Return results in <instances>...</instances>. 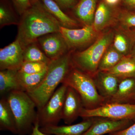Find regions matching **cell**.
Segmentation results:
<instances>
[{
    "instance_id": "38",
    "label": "cell",
    "mask_w": 135,
    "mask_h": 135,
    "mask_svg": "<svg viewBox=\"0 0 135 135\" xmlns=\"http://www.w3.org/2000/svg\"></svg>"
},
{
    "instance_id": "14",
    "label": "cell",
    "mask_w": 135,
    "mask_h": 135,
    "mask_svg": "<svg viewBox=\"0 0 135 135\" xmlns=\"http://www.w3.org/2000/svg\"><path fill=\"white\" fill-rule=\"evenodd\" d=\"M94 118H84L81 122L67 126H53L40 128L42 133L50 135H83L92 126Z\"/></svg>"
},
{
    "instance_id": "11",
    "label": "cell",
    "mask_w": 135,
    "mask_h": 135,
    "mask_svg": "<svg viewBox=\"0 0 135 135\" xmlns=\"http://www.w3.org/2000/svg\"><path fill=\"white\" fill-rule=\"evenodd\" d=\"M92 126L83 135H104L128 127L134 122L129 120H115L95 117Z\"/></svg>"
},
{
    "instance_id": "20",
    "label": "cell",
    "mask_w": 135,
    "mask_h": 135,
    "mask_svg": "<svg viewBox=\"0 0 135 135\" xmlns=\"http://www.w3.org/2000/svg\"><path fill=\"white\" fill-rule=\"evenodd\" d=\"M116 75L120 80L135 77V57L125 56L117 65L107 71Z\"/></svg>"
},
{
    "instance_id": "8",
    "label": "cell",
    "mask_w": 135,
    "mask_h": 135,
    "mask_svg": "<svg viewBox=\"0 0 135 135\" xmlns=\"http://www.w3.org/2000/svg\"><path fill=\"white\" fill-rule=\"evenodd\" d=\"M60 32L65 40L69 49L85 47L97 38L98 33L93 25L85 26L80 29H70L61 26Z\"/></svg>"
},
{
    "instance_id": "36",
    "label": "cell",
    "mask_w": 135,
    "mask_h": 135,
    "mask_svg": "<svg viewBox=\"0 0 135 135\" xmlns=\"http://www.w3.org/2000/svg\"><path fill=\"white\" fill-rule=\"evenodd\" d=\"M32 5L35 4L39 1V0H30Z\"/></svg>"
},
{
    "instance_id": "33",
    "label": "cell",
    "mask_w": 135,
    "mask_h": 135,
    "mask_svg": "<svg viewBox=\"0 0 135 135\" xmlns=\"http://www.w3.org/2000/svg\"><path fill=\"white\" fill-rule=\"evenodd\" d=\"M124 4L129 9L135 8V0H123Z\"/></svg>"
},
{
    "instance_id": "5",
    "label": "cell",
    "mask_w": 135,
    "mask_h": 135,
    "mask_svg": "<svg viewBox=\"0 0 135 135\" xmlns=\"http://www.w3.org/2000/svg\"><path fill=\"white\" fill-rule=\"evenodd\" d=\"M62 84L75 90L80 97L85 109H96L106 103V99L98 91L93 78L73 66Z\"/></svg>"
},
{
    "instance_id": "3",
    "label": "cell",
    "mask_w": 135,
    "mask_h": 135,
    "mask_svg": "<svg viewBox=\"0 0 135 135\" xmlns=\"http://www.w3.org/2000/svg\"><path fill=\"white\" fill-rule=\"evenodd\" d=\"M7 99L15 116L18 135L31 133L37 121L36 104L27 92L14 90L8 94Z\"/></svg>"
},
{
    "instance_id": "34",
    "label": "cell",
    "mask_w": 135,
    "mask_h": 135,
    "mask_svg": "<svg viewBox=\"0 0 135 135\" xmlns=\"http://www.w3.org/2000/svg\"><path fill=\"white\" fill-rule=\"evenodd\" d=\"M120 0H104L103 1L109 7H114L118 5Z\"/></svg>"
},
{
    "instance_id": "28",
    "label": "cell",
    "mask_w": 135,
    "mask_h": 135,
    "mask_svg": "<svg viewBox=\"0 0 135 135\" xmlns=\"http://www.w3.org/2000/svg\"><path fill=\"white\" fill-rule=\"evenodd\" d=\"M119 19L125 29L135 28V12L129 10L122 11Z\"/></svg>"
},
{
    "instance_id": "29",
    "label": "cell",
    "mask_w": 135,
    "mask_h": 135,
    "mask_svg": "<svg viewBox=\"0 0 135 135\" xmlns=\"http://www.w3.org/2000/svg\"><path fill=\"white\" fill-rule=\"evenodd\" d=\"M17 12L22 16L32 6L30 0H11Z\"/></svg>"
},
{
    "instance_id": "17",
    "label": "cell",
    "mask_w": 135,
    "mask_h": 135,
    "mask_svg": "<svg viewBox=\"0 0 135 135\" xmlns=\"http://www.w3.org/2000/svg\"><path fill=\"white\" fill-rule=\"evenodd\" d=\"M113 46L123 56L130 55L135 43V37L130 29L114 33Z\"/></svg>"
},
{
    "instance_id": "21",
    "label": "cell",
    "mask_w": 135,
    "mask_h": 135,
    "mask_svg": "<svg viewBox=\"0 0 135 135\" xmlns=\"http://www.w3.org/2000/svg\"><path fill=\"white\" fill-rule=\"evenodd\" d=\"M113 18V13L110 7L104 1H101L97 8L92 25L98 32L110 25Z\"/></svg>"
},
{
    "instance_id": "2",
    "label": "cell",
    "mask_w": 135,
    "mask_h": 135,
    "mask_svg": "<svg viewBox=\"0 0 135 135\" xmlns=\"http://www.w3.org/2000/svg\"><path fill=\"white\" fill-rule=\"evenodd\" d=\"M73 67L69 53L51 60L41 83L35 89L27 93L35 103L37 110L45 105Z\"/></svg>"
},
{
    "instance_id": "10",
    "label": "cell",
    "mask_w": 135,
    "mask_h": 135,
    "mask_svg": "<svg viewBox=\"0 0 135 135\" xmlns=\"http://www.w3.org/2000/svg\"><path fill=\"white\" fill-rule=\"evenodd\" d=\"M24 49L16 39L0 50V70H18L24 62Z\"/></svg>"
},
{
    "instance_id": "24",
    "label": "cell",
    "mask_w": 135,
    "mask_h": 135,
    "mask_svg": "<svg viewBox=\"0 0 135 135\" xmlns=\"http://www.w3.org/2000/svg\"><path fill=\"white\" fill-rule=\"evenodd\" d=\"M113 45L109 46L102 56L98 67V71H105L115 66L123 57Z\"/></svg>"
},
{
    "instance_id": "25",
    "label": "cell",
    "mask_w": 135,
    "mask_h": 135,
    "mask_svg": "<svg viewBox=\"0 0 135 135\" xmlns=\"http://www.w3.org/2000/svg\"><path fill=\"white\" fill-rule=\"evenodd\" d=\"M24 62H41L49 65L51 62L40 47L37 42L29 44L24 49Z\"/></svg>"
},
{
    "instance_id": "27",
    "label": "cell",
    "mask_w": 135,
    "mask_h": 135,
    "mask_svg": "<svg viewBox=\"0 0 135 135\" xmlns=\"http://www.w3.org/2000/svg\"><path fill=\"white\" fill-rule=\"evenodd\" d=\"M48 65L46 63L41 62H25L18 72L27 74L38 73L46 69Z\"/></svg>"
},
{
    "instance_id": "18",
    "label": "cell",
    "mask_w": 135,
    "mask_h": 135,
    "mask_svg": "<svg viewBox=\"0 0 135 135\" xmlns=\"http://www.w3.org/2000/svg\"><path fill=\"white\" fill-rule=\"evenodd\" d=\"M0 130L17 134L15 116L7 98L3 97L0 100Z\"/></svg>"
},
{
    "instance_id": "31",
    "label": "cell",
    "mask_w": 135,
    "mask_h": 135,
    "mask_svg": "<svg viewBox=\"0 0 135 135\" xmlns=\"http://www.w3.org/2000/svg\"><path fill=\"white\" fill-rule=\"evenodd\" d=\"M109 135H135V122L127 128L110 133Z\"/></svg>"
},
{
    "instance_id": "23",
    "label": "cell",
    "mask_w": 135,
    "mask_h": 135,
    "mask_svg": "<svg viewBox=\"0 0 135 135\" xmlns=\"http://www.w3.org/2000/svg\"><path fill=\"white\" fill-rule=\"evenodd\" d=\"M47 68L41 72L33 74L20 73L18 71L17 79L22 90L28 93L38 86L45 76Z\"/></svg>"
},
{
    "instance_id": "9",
    "label": "cell",
    "mask_w": 135,
    "mask_h": 135,
    "mask_svg": "<svg viewBox=\"0 0 135 135\" xmlns=\"http://www.w3.org/2000/svg\"><path fill=\"white\" fill-rule=\"evenodd\" d=\"M36 42L45 55L51 60L64 55L69 50L60 32L44 35L39 38Z\"/></svg>"
},
{
    "instance_id": "7",
    "label": "cell",
    "mask_w": 135,
    "mask_h": 135,
    "mask_svg": "<svg viewBox=\"0 0 135 135\" xmlns=\"http://www.w3.org/2000/svg\"><path fill=\"white\" fill-rule=\"evenodd\" d=\"M80 117L84 118L100 117L115 120H129L135 122V104L105 103L96 109L83 107Z\"/></svg>"
},
{
    "instance_id": "35",
    "label": "cell",
    "mask_w": 135,
    "mask_h": 135,
    "mask_svg": "<svg viewBox=\"0 0 135 135\" xmlns=\"http://www.w3.org/2000/svg\"><path fill=\"white\" fill-rule=\"evenodd\" d=\"M130 55L132 56L133 57H135V43L134 46H133L131 53H130Z\"/></svg>"
},
{
    "instance_id": "13",
    "label": "cell",
    "mask_w": 135,
    "mask_h": 135,
    "mask_svg": "<svg viewBox=\"0 0 135 135\" xmlns=\"http://www.w3.org/2000/svg\"><path fill=\"white\" fill-rule=\"evenodd\" d=\"M93 78L98 91L106 102L116 93L121 80L107 71H98Z\"/></svg>"
},
{
    "instance_id": "16",
    "label": "cell",
    "mask_w": 135,
    "mask_h": 135,
    "mask_svg": "<svg viewBox=\"0 0 135 135\" xmlns=\"http://www.w3.org/2000/svg\"><path fill=\"white\" fill-rule=\"evenodd\" d=\"M97 2V0H80L74 8L75 16L84 25H93Z\"/></svg>"
},
{
    "instance_id": "4",
    "label": "cell",
    "mask_w": 135,
    "mask_h": 135,
    "mask_svg": "<svg viewBox=\"0 0 135 135\" xmlns=\"http://www.w3.org/2000/svg\"><path fill=\"white\" fill-rule=\"evenodd\" d=\"M114 33L110 31L103 34L88 48L75 53L71 56L73 66L93 78L102 56L113 41Z\"/></svg>"
},
{
    "instance_id": "15",
    "label": "cell",
    "mask_w": 135,
    "mask_h": 135,
    "mask_svg": "<svg viewBox=\"0 0 135 135\" xmlns=\"http://www.w3.org/2000/svg\"><path fill=\"white\" fill-rule=\"evenodd\" d=\"M106 103L135 104V77L121 80L116 93Z\"/></svg>"
},
{
    "instance_id": "19",
    "label": "cell",
    "mask_w": 135,
    "mask_h": 135,
    "mask_svg": "<svg viewBox=\"0 0 135 135\" xmlns=\"http://www.w3.org/2000/svg\"><path fill=\"white\" fill-rule=\"evenodd\" d=\"M50 13L59 22L61 26L74 29L78 26L76 20L65 14L56 3L53 0H40Z\"/></svg>"
},
{
    "instance_id": "1",
    "label": "cell",
    "mask_w": 135,
    "mask_h": 135,
    "mask_svg": "<svg viewBox=\"0 0 135 135\" xmlns=\"http://www.w3.org/2000/svg\"><path fill=\"white\" fill-rule=\"evenodd\" d=\"M18 26L16 39L23 49L44 35L60 32L61 26L40 0L21 16Z\"/></svg>"
},
{
    "instance_id": "12",
    "label": "cell",
    "mask_w": 135,
    "mask_h": 135,
    "mask_svg": "<svg viewBox=\"0 0 135 135\" xmlns=\"http://www.w3.org/2000/svg\"><path fill=\"white\" fill-rule=\"evenodd\" d=\"M79 95L71 87H68L63 106L62 119L65 124L71 125L80 117L83 108Z\"/></svg>"
},
{
    "instance_id": "6",
    "label": "cell",
    "mask_w": 135,
    "mask_h": 135,
    "mask_svg": "<svg viewBox=\"0 0 135 135\" xmlns=\"http://www.w3.org/2000/svg\"><path fill=\"white\" fill-rule=\"evenodd\" d=\"M68 86L62 84L40 110H37V121L40 128L57 126L62 119L64 102Z\"/></svg>"
},
{
    "instance_id": "26",
    "label": "cell",
    "mask_w": 135,
    "mask_h": 135,
    "mask_svg": "<svg viewBox=\"0 0 135 135\" xmlns=\"http://www.w3.org/2000/svg\"><path fill=\"white\" fill-rule=\"evenodd\" d=\"M18 20L14 13L9 8L3 4L0 7V27L2 28L6 26L17 25L19 24Z\"/></svg>"
},
{
    "instance_id": "22",
    "label": "cell",
    "mask_w": 135,
    "mask_h": 135,
    "mask_svg": "<svg viewBox=\"0 0 135 135\" xmlns=\"http://www.w3.org/2000/svg\"><path fill=\"white\" fill-rule=\"evenodd\" d=\"M18 70H6L0 71V94H8L14 90H22L17 79Z\"/></svg>"
},
{
    "instance_id": "37",
    "label": "cell",
    "mask_w": 135,
    "mask_h": 135,
    "mask_svg": "<svg viewBox=\"0 0 135 135\" xmlns=\"http://www.w3.org/2000/svg\"><path fill=\"white\" fill-rule=\"evenodd\" d=\"M130 29L131 30V32L132 33L133 35H134L135 37V28H131V29Z\"/></svg>"
},
{
    "instance_id": "32",
    "label": "cell",
    "mask_w": 135,
    "mask_h": 135,
    "mask_svg": "<svg viewBox=\"0 0 135 135\" xmlns=\"http://www.w3.org/2000/svg\"><path fill=\"white\" fill-rule=\"evenodd\" d=\"M30 135H50L47 134L45 133H42L40 129V127L39 126L38 121L35 124L31 133Z\"/></svg>"
},
{
    "instance_id": "30",
    "label": "cell",
    "mask_w": 135,
    "mask_h": 135,
    "mask_svg": "<svg viewBox=\"0 0 135 135\" xmlns=\"http://www.w3.org/2000/svg\"><path fill=\"white\" fill-rule=\"evenodd\" d=\"M61 9L74 8L77 4V0H53Z\"/></svg>"
}]
</instances>
